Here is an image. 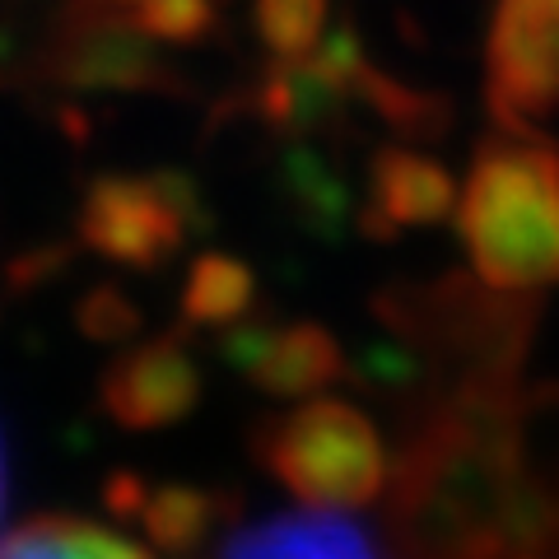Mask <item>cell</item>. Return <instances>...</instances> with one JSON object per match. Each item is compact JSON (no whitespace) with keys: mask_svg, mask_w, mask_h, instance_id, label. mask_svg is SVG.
I'll return each instance as SVG.
<instances>
[{"mask_svg":"<svg viewBox=\"0 0 559 559\" xmlns=\"http://www.w3.org/2000/svg\"><path fill=\"white\" fill-rule=\"evenodd\" d=\"M229 359L252 382H261L275 396H304L318 392L326 378L341 369V349L322 326H252L229 341Z\"/></svg>","mask_w":559,"mask_h":559,"instance_id":"9c48e42d","label":"cell"},{"mask_svg":"<svg viewBox=\"0 0 559 559\" xmlns=\"http://www.w3.org/2000/svg\"><path fill=\"white\" fill-rule=\"evenodd\" d=\"M205 224L201 197L182 173H112L80 197L75 229L84 248L131 271H159Z\"/></svg>","mask_w":559,"mask_h":559,"instance_id":"7a4b0ae2","label":"cell"},{"mask_svg":"<svg viewBox=\"0 0 559 559\" xmlns=\"http://www.w3.org/2000/svg\"><path fill=\"white\" fill-rule=\"evenodd\" d=\"M51 80L70 84V90L90 94H145V90H168L173 66L164 61L159 43L140 28L131 14H98L80 10L57 47L47 57Z\"/></svg>","mask_w":559,"mask_h":559,"instance_id":"5b68a950","label":"cell"},{"mask_svg":"<svg viewBox=\"0 0 559 559\" xmlns=\"http://www.w3.org/2000/svg\"><path fill=\"white\" fill-rule=\"evenodd\" d=\"M103 5H108V10H135L140 0H103Z\"/></svg>","mask_w":559,"mask_h":559,"instance_id":"9a60e30c","label":"cell"},{"mask_svg":"<svg viewBox=\"0 0 559 559\" xmlns=\"http://www.w3.org/2000/svg\"><path fill=\"white\" fill-rule=\"evenodd\" d=\"M0 559H154L135 540L117 536L94 522L75 518H43L0 540Z\"/></svg>","mask_w":559,"mask_h":559,"instance_id":"30bf717a","label":"cell"},{"mask_svg":"<svg viewBox=\"0 0 559 559\" xmlns=\"http://www.w3.org/2000/svg\"><path fill=\"white\" fill-rule=\"evenodd\" d=\"M257 299V275L238 257L210 252L187 271L182 312L197 326H234Z\"/></svg>","mask_w":559,"mask_h":559,"instance_id":"8fae6325","label":"cell"},{"mask_svg":"<svg viewBox=\"0 0 559 559\" xmlns=\"http://www.w3.org/2000/svg\"><path fill=\"white\" fill-rule=\"evenodd\" d=\"M485 75L499 127H532L559 108V0H499Z\"/></svg>","mask_w":559,"mask_h":559,"instance_id":"277c9868","label":"cell"},{"mask_svg":"<svg viewBox=\"0 0 559 559\" xmlns=\"http://www.w3.org/2000/svg\"><path fill=\"white\" fill-rule=\"evenodd\" d=\"M261 457L304 503L331 509L364 503L382 480L378 433L345 401H308L280 415L261 439Z\"/></svg>","mask_w":559,"mask_h":559,"instance_id":"3957f363","label":"cell"},{"mask_svg":"<svg viewBox=\"0 0 559 559\" xmlns=\"http://www.w3.org/2000/svg\"><path fill=\"white\" fill-rule=\"evenodd\" d=\"M457 229L476 275L495 289L559 280V150L532 127H499L457 191Z\"/></svg>","mask_w":559,"mask_h":559,"instance_id":"6da1fadb","label":"cell"},{"mask_svg":"<svg viewBox=\"0 0 559 559\" xmlns=\"http://www.w3.org/2000/svg\"><path fill=\"white\" fill-rule=\"evenodd\" d=\"M252 20L275 61H299L326 38V0H257Z\"/></svg>","mask_w":559,"mask_h":559,"instance_id":"7c38bea8","label":"cell"},{"mask_svg":"<svg viewBox=\"0 0 559 559\" xmlns=\"http://www.w3.org/2000/svg\"><path fill=\"white\" fill-rule=\"evenodd\" d=\"M131 20L159 47H187L215 28V0H140Z\"/></svg>","mask_w":559,"mask_h":559,"instance_id":"4fadbf2b","label":"cell"},{"mask_svg":"<svg viewBox=\"0 0 559 559\" xmlns=\"http://www.w3.org/2000/svg\"><path fill=\"white\" fill-rule=\"evenodd\" d=\"M84 326L94 331L98 341H117V336H127V331L135 326V312L121 304V294H108V289H94L90 294V304H84Z\"/></svg>","mask_w":559,"mask_h":559,"instance_id":"5bb4252c","label":"cell"},{"mask_svg":"<svg viewBox=\"0 0 559 559\" xmlns=\"http://www.w3.org/2000/svg\"><path fill=\"white\" fill-rule=\"evenodd\" d=\"M215 559H382V550L355 518L331 503H308L229 532Z\"/></svg>","mask_w":559,"mask_h":559,"instance_id":"52a82bcc","label":"cell"},{"mask_svg":"<svg viewBox=\"0 0 559 559\" xmlns=\"http://www.w3.org/2000/svg\"><path fill=\"white\" fill-rule=\"evenodd\" d=\"M0 503H5V452H0Z\"/></svg>","mask_w":559,"mask_h":559,"instance_id":"2e32d148","label":"cell"},{"mask_svg":"<svg viewBox=\"0 0 559 559\" xmlns=\"http://www.w3.org/2000/svg\"><path fill=\"white\" fill-rule=\"evenodd\" d=\"M201 396V373L187 345L159 336L127 349L103 378V411L127 429H159L182 419Z\"/></svg>","mask_w":559,"mask_h":559,"instance_id":"8992f818","label":"cell"},{"mask_svg":"<svg viewBox=\"0 0 559 559\" xmlns=\"http://www.w3.org/2000/svg\"><path fill=\"white\" fill-rule=\"evenodd\" d=\"M457 178L429 154L392 145L378 150L369 173V229L396 234V229H429L443 224L457 210Z\"/></svg>","mask_w":559,"mask_h":559,"instance_id":"ba28073f","label":"cell"}]
</instances>
